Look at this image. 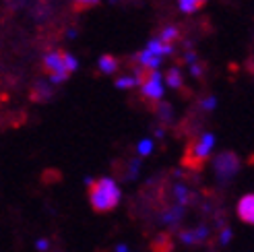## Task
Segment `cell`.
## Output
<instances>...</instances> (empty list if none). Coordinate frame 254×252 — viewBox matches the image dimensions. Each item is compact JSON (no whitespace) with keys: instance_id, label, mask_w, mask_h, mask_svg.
Returning <instances> with one entry per match:
<instances>
[{"instance_id":"6da1fadb","label":"cell","mask_w":254,"mask_h":252,"mask_svg":"<svg viewBox=\"0 0 254 252\" xmlns=\"http://www.w3.org/2000/svg\"><path fill=\"white\" fill-rule=\"evenodd\" d=\"M85 184L89 186V203L95 213H110L120 203V188L110 178H87Z\"/></svg>"},{"instance_id":"7a4b0ae2","label":"cell","mask_w":254,"mask_h":252,"mask_svg":"<svg viewBox=\"0 0 254 252\" xmlns=\"http://www.w3.org/2000/svg\"><path fill=\"white\" fill-rule=\"evenodd\" d=\"M215 145V136L211 132H205L198 138H192L188 145H186V151H184V157H182V166L192 170V172H198L205 161L209 159L211 155V149Z\"/></svg>"},{"instance_id":"3957f363","label":"cell","mask_w":254,"mask_h":252,"mask_svg":"<svg viewBox=\"0 0 254 252\" xmlns=\"http://www.w3.org/2000/svg\"><path fill=\"white\" fill-rule=\"evenodd\" d=\"M44 70L50 74L52 83H64L68 77H70V70L66 66V58H64V52L62 50H56V52H50L44 56Z\"/></svg>"},{"instance_id":"277c9868","label":"cell","mask_w":254,"mask_h":252,"mask_svg":"<svg viewBox=\"0 0 254 252\" xmlns=\"http://www.w3.org/2000/svg\"><path fill=\"white\" fill-rule=\"evenodd\" d=\"M238 170H240V159L234 151H223V153H219L215 157V172H217V176L221 180L234 178L238 174Z\"/></svg>"},{"instance_id":"5b68a950","label":"cell","mask_w":254,"mask_h":252,"mask_svg":"<svg viewBox=\"0 0 254 252\" xmlns=\"http://www.w3.org/2000/svg\"><path fill=\"white\" fill-rule=\"evenodd\" d=\"M238 217L248 225H254V194H244L238 203Z\"/></svg>"},{"instance_id":"8992f818","label":"cell","mask_w":254,"mask_h":252,"mask_svg":"<svg viewBox=\"0 0 254 252\" xmlns=\"http://www.w3.org/2000/svg\"><path fill=\"white\" fill-rule=\"evenodd\" d=\"M147 50H151V52L157 54V56H168V54L174 52V46L168 44V42H163L161 37H157V40H151L147 44Z\"/></svg>"},{"instance_id":"52a82bcc","label":"cell","mask_w":254,"mask_h":252,"mask_svg":"<svg viewBox=\"0 0 254 252\" xmlns=\"http://www.w3.org/2000/svg\"><path fill=\"white\" fill-rule=\"evenodd\" d=\"M161 58L163 56H157V54H153L151 50H143L141 54H138V62H141V66H145V68H157L159 64H161Z\"/></svg>"},{"instance_id":"ba28073f","label":"cell","mask_w":254,"mask_h":252,"mask_svg":"<svg viewBox=\"0 0 254 252\" xmlns=\"http://www.w3.org/2000/svg\"><path fill=\"white\" fill-rule=\"evenodd\" d=\"M118 66H120V62L114 58L112 54H104V56L99 58V70H101V72L112 74V72H116V70H118Z\"/></svg>"},{"instance_id":"9c48e42d","label":"cell","mask_w":254,"mask_h":252,"mask_svg":"<svg viewBox=\"0 0 254 252\" xmlns=\"http://www.w3.org/2000/svg\"><path fill=\"white\" fill-rule=\"evenodd\" d=\"M166 83L172 87V89H182L184 79H182L180 68H170V70L166 72Z\"/></svg>"},{"instance_id":"30bf717a","label":"cell","mask_w":254,"mask_h":252,"mask_svg":"<svg viewBox=\"0 0 254 252\" xmlns=\"http://www.w3.org/2000/svg\"><path fill=\"white\" fill-rule=\"evenodd\" d=\"M207 0H178V4H180V8L184 12H188V15H192V12L200 10L202 6H205Z\"/></svg>"},{"instance_id":"8fae6325","label":"cell","mask_w":254,"mask_h":252,"mask_svg":"<svg viewBox=\"0 0 254 252\" xmlns=\"http://www.w3.org/2000/svg\"><path fill=\"white\" fill-rule=\"evenodd\" d=\"M151 248H153V252H170V250L174 248L172 238H170V236H159L157 240L151 244Z\"/></svg>"},{"instance_id":"7c38bea8","label":"cell","mask_w":254,"mask_h":252,"mask_svg":"<svg viewBox=\"0 0 254 252\" xmlns=\"http://www.w3.org/2000/svg\"><path fill=\"white\" fill-rule=\"evenodd\" d=\"M174 196H176V203H178V205H186V203H188V198H190L188 188L178 184V186L174 188Z\"/></svg>"},{"instance_id":"4fadbf2b","label":"cell","mask_w":254,"mask_h":252,"mask_svg":"<svg viewBox=\"0 0 254 252\" xmlns=\"http://www.w3.org/2000/svg\"><path fill=\"white\" fill-rule=\"evenodd\" d=\"M136 85H141L136 77H120V79L116 81L118 89H132V87H136Z\"/></svg>"},{"instance_id":"5bb4252c","label":"cell","mask_w":254,"mask_h":252,"mask_svg":"<svg viewBox=\"0 0 254 252\" xmlns=\"http://www.w3.org/2000/svg\"><path fill=\"white\" fill-rule=\"evenodd\" d=\"M178 35H180V33H178V29H176V27H166V29H163V31L159 33L161 40H163V42H168V44H172L174 40H178Z\"/></svg>"},{"instance_id":"9a60e30c","label":"cell","mask_w":254,"mask_h":252,"mask_svg":"<svg viewBox=\"0 0 254 252\" xmlns=\"http://www.w3.org/2000/svg\"><path fill=\"white\" fill-rule=\"evenodd\" d=\"M136 151H138V155H149L151 151H153V143L149 141V138H143L141 143H138V147H136Z\"/></svg>"},{"instance_id":"2e32d148","label":"cell","mask_w":254,"mask_h":252,"mask_svg":"<svg viewBox=\"0 0 254 252\" xmlns=\"http://www.w3.org/2000/svg\"><path fill=\"white\" fill-rule=\"evenodd\" d=\"M180 240L184 244H198V238H196V232L190 230V232H182L180 234Z\"/></svg>"},{"instance_id":"e0dca14e","label":"cell","mask_w":254,"mask_h":252,"mask_svg":"<svg viewBox=\"0 0 254 252\" xmlns=\"http://www.w3.org/2000/svg\"><path fill=\"white\" fill-rule=\"evenodd\" d=\"M157 116H159L161 120H170V118H172V106H170V104H159Z\"/></svg>"},{"instance_id":"ac0fdd59","label":"cell","mask_w":254,"mask_h":252,"mask_svg":"<svg viewBox=\"0 0 254 252\" xmlns=\"http://www.w3.org/2000/svg\"><path fill=\"white\" fill-rule=\"evenodd\" d=\"M77 2V8H89V6H95L99 0H74Z\"/></svg>"},{"instance_id":"d6986e66","label":"cell","mask_w":254,"mask_h":252,"mask_svg":"<svg viewBox=\"0 0 254 252\" xmlns=\"http://www.w3.org/2000/svg\"><path fill=\"white\" fill-rule=\"evenodd\" d=\"M215 104H217V99H215V97H207V99H202V108H205V110H213L215 108Z\"/></svg>"},{"instance_id":"ffe728a7","label":"cell","mask_w":254,"mask_h":252,"mask_svg":"<svg viewBox=\"0 0 254 252\" xmlns=\"http://www.w3.org/2000/svg\"><path fill=\"white\" fill-rule=\"evenodd\" d=\"M230 238H232V230H230V228H225V230L221 232V238H219L221 244H227V242H230Z\"/></svg>"},{"instance_id":"44dd1931","label":"cell","mask_w":254,"mask_h":252,"mask_svg":"<svg viewBox=\"0 0 254 252\" xmlns=\"http://www.w3.org/2000/svg\"><path fill=\"white\" fill-rule=\"evenodd\" d=\"M190 72H192L194 77H200V74H202V66H200V64H196V62H194V64L190 66Z\"/></svg>"},{"instance_id":"7402d4cb","label":"cell","mask_w":254,"mask_h":252,"mask_svg":"<svg viewBox=\"0 0 254 252\" xmlns=\"http://www.w3.org/2000/svg\"><path fill=\"white\" fill-rule=\"evenodd\" d=\"M35 246H37V250H48V248H50V242H48V240H37Z\"/></svg>"},{"instance_id":"603a6c76","label":"cell","mask_w":254,"mask_h":252,"mask_svg":"<svg viewBox=\"0 0 254 252\" xmlns=\"http://www.w3.org/2000/svg\"><path fill=\"white\" fill-rule=\"evenodd\" d=\"M184 60L190 62V64H194V62H196V54H194V52H188V54L184 56Z\"/></svg>"},{"instance_id":"cb8c5ba5","label":"cell","mask_w":254,"mask_h":252,"mask_svg":"<svg viewBox=\"0 0 254 252\" xmlns=\"http://www.w3.org/2000/svg\"><path fill=\"white\" fill-rule=\"evenodd\" d=\"M116 252H128V246H124V244H120V246H116Z\"/></svg>"}]
</instances>
